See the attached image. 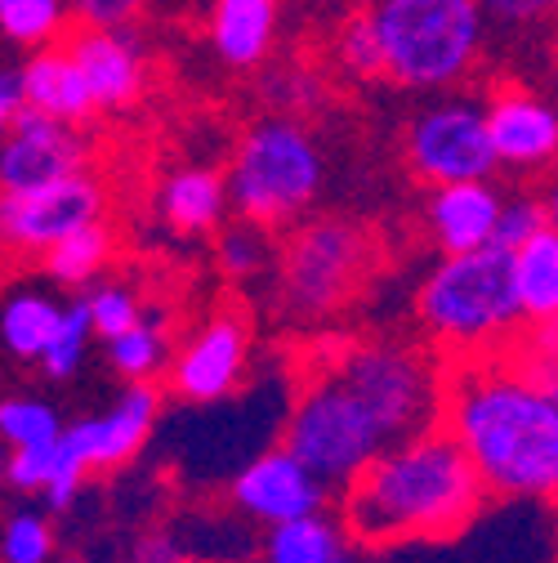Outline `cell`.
<instances>
[{
	"mask_svg": "<svg viewBox=\"0 0 558 563\" xmlns=\"http://www.w3.org/2000/svg\"><path fill=\"white\" fill-rule=\"evenodd\" d=\"M175 349L179 340L170 331V318L161 309H148L130 331L103 340V358L125 385H157V376H166L175 363Z\"/></svg>",
	"mask_w": 558,
	"mask_h": 563,
	"instance_id": "obj_22",
	"label": "cell"
},
{
	"mask_svg": "<svg viewBox=\"0 0 558 563\" xmlns=\"http://www.w3.org/2000/svg\"><path fill=\"white\" fill-rule=\"evenodd\" d=\"M505 197L492 179H465V184H438L425 197V233L438 255H469L482 246H496Z\"/></svg>",
	"mask_w": 558,
	"mask_h": 563,
	"instance_id": "obj_17",
	"label": "cell"
},
{
	"mask_svg": "<svg viewBox=\"0 0 558 563\" xmlns=\"http://www.w3.org/2000/svg\"><path fill=\"white\" fill-rule=\"evenodd\" d=\"M487 483L443 430L389 443L339 497V519L362 550L460 537L487 506Z\"/></svg>",
	"mask_w": 558,
	"mask_h": 563,
	"instance_id": "obj_2",
	"label": "cell"
},
{
	"mask_svg": "<svg viewBox=\"0 0 558 563\" xmlns=\"http://www.w3.org/2000/svg\"><path fill=\"white\" fill-rule=\"evenodd\" d=\"M443 430L492 497L558 506V389L514 354L447 363Z\"/></svg>",
	"mask_w": 558,
	"mask_h": 563,
	"instance_id": "obj_1",
	"label": "cell"
},
{
	"mask_svg": "<svg viewBox=\"0 0 558 563\" xmlns=\"http://www.w3.org/2000/svg\"><path fill=\"white\" fill-rule=\"evenodd\" d=\"M77 170H90V144L81 125H63L23 108V117L0 144V188L5 192L41 188Z\"/></svg>",
	"mask_w": 558,
	"mask_h": 563,
	"instance_id": "obj_16",
	"label": "cell"
},
{
	"mask_svg": "<svg viewBox=\"0 0 558 563\" xmlns=\"http://www.w3.org/2000/svg\"><path fill=\"white\" fill-rule=\"evenodd\" d=\"M86 305H90V318H94V331L99 340H112L121 331H130L138 318L148 313L144 296H138L134 282H121V277H99L90 291H81Z\"/></svg>",
	"mask_w": 558,
	"mask_h": 563,
	"instance_id": "obj_31",
	"label": "cell"
},
{
	"mask_svg": "<svg viewBox=\"0 0 558 563\" xmlns=\"http://www.w3.org/2000/svg\"><path fill=\"white\" fill-rule=\"evenodd\" d=\"M268 264H277V251H272V233L268 229L246 224V220H228L215 233V268L228 282H255Z\"/></svg>",
	"mask_w": 558,
	"mask_h": 563,
	"instance_id": "obj_29",
	"label": "cell"
},
{
	"mask_svg": "<svg viewBox=\"0 0 558 563\" xmlns=\"http://www.w3.org/2000/svg\"><path fill=\"white\" fill-rule=\"evenodd\" d=\"M335 58L354 81H380L384 77V54H380V36L371 27V14L358 10L354 19H344V27L335 32Z\"/></svg>",
	"mask_w": 558,
	"mask_h": 563,
	"instance_id": "obj_32",
	"label": "cell"
},
{
	"mask_svg": "<svg viewBox=\"0 0 558 563\" xmlns=\"http://www.w3.org/2000/svg\"><path fill=\"white\" fill-rule=\"evenodd\" d=\"M482 10L501 27H540L558 19V0H482Z\"/></svg>",
	"mask_w": 558,
	"mask_h": 563,
	"instance_id": "obj_38",
	"label": "cell"
},
{
	"mask_svg": "<svg viewBox=\"0 0 558 563\" xmlns=\"http://www.w3.org/2000/svg\"><path fill=\"white\" fill-rule=\"evenodd\" d=\"M157 420H161L157 385H121L108 407L72 420L63 439L72 443V452L86 461L90 474H112L148 448Z\"/></svg>",
	"mask_w": 558,
	"mask_h": 563,
	"instance_id": "obj_14",
	"label": "cell"
},
{
	"mask_svg": "<svg viewBox=\"0 0 558 563\" xmlns=\"http://www.w3.org/2000/svg\"><path fill=\"white\" fill-rule=\"evenodd\" d=\"M63 322V300H54L41 287H19L0 300V349L14 363H41L45 349Z\"/></svg>",
	"mask_w": 558,
	"mask_h": 563,
	"instance_id": "obj_23",
	"label": "cell"
},
{
	"mask_svg": "<svg viewBox=\"0 0 558 563\" xmlns=\"http://www.w3.org/2000/svg\"><path fill=\"white\" fill-rule=\"evenodd\" d=\"M540 197H545V210H549V229L558 233V175L549 179V188H545Z\"/></svg>",
	"mask_w": 558,
	"mask_h": 563,
	"instance_id": "obj_41",
	"label": "cell"
},
{
	"mask_svg": "<svg viewBox=\"0 0 558 563\" xmlns=\"http://www.w3.org/2000/svg\"><path fill=\"white\" fill-rule=\"evenodd\" d=\"M246 372H250V322L237 309H215L179 340L166 380L179 402L205 407L233 398Z\"/></svg>",
	"mask_w": 558,
	"mask_h": 563,
	"instance_id": "obj_11",
	"label": "cell"
},
{
	"mask_svg": "<svg viewBox=\"0 0 558 563\" xmlns=\"http://www.w3.org/2000/svg\"><path fill=\"white\" fill-rule=\"evenodd\" d=\"M108 188L94 170L63 175L41 188H0V251L19 260H45L63 238L103 220Z\"/></svg>",
	"mask_w": 558,
	"mask_h": 563,
	"instance_id": "obj_10",
	"label": "cell"
},
{
	"mask_svg": "<svg viewBox=\"0 0 558 563\" xmlns=\"http://www.w3.org/2000/svg\"><path fill=\"white\" fill-rule=\"evenodd\" d=\"M554 389H558V385H554Z\"/></svg>",
	"mask_w": 558,
	"mask_h": 563,
	"instance_id": "obj_47",
	"label": "cell"
},
{
	"mask_svg": "<svg viewBox=\"0 0 558 563\" xmlns=\"http://www.w3.org/2000/svg\"><path fill=\"white\" fill-rule=\"evenodd\" d=\"M58 532L49 510H10L0 519V563H54Z\"/></svg>",
	"mask_w": 558,
	"mask_h": 563,
	"instance_id": "obj_30",
	"label": "cell"
},
{
	"mask_svg": "<svg viewBox=\"0 0 558 563\" xmlns=\"http://www.w3.org/2000/svg\"><path fill=\"white\" fill-rule=\"evenodd\" d=\"M63 434H67V426L54 402H45L36 394H0V443L10 452L45 448V443H58Z\"/></svg>",
	"mask_w": 558,
	"mask_h": 563,
	"instance_id": "obj_26",
	"label": "cell"
},
{
	"mask_svg": "<svg viewBox=\"0 0 558 563\" xmlns=\"http://www.w3.org/2000/svg\"><path fill=\"white\" fill-rule=\"evenodd\" d=\"M358 541L339 515H309L268 528L259 541V563H358Z\"/></svg>",
	"mask_w": 558,
	"mask_h": 563,
	"instance_id": "obj_21",
	"label": "cell"
},
{
	"mask_svg": "<svg viewBox=\"0 0 558 563\" xmlns=\"http://www.w3.org/2000/svg\"><path fill=\"white\" fill-rule=\"evenodd\" d=\"M0 487H10V448L0 443Z\"/></svg>",
	"mask_w": 558,
	"mask_h": 563,
	"instance_id": "obj_42",
	"label": "cell"
},
{
	"mask_svg": "<svg viewBox=\"0 0 558 563\" xmlns=\"http://www.w3.org/2000/svg\"><path fill=\"white\" fill-rule=\"evenodd\" d=\"M121 563H192V554H188V545L175 532H161L157 528V532L134 537Z\"/></svg>",
	"mask_w": 558,
	"mask_h": 563,
	"instance_id": "obj_39",
	"label": "cell"
},
{
	"mask_svg": "<svg viewBox=\"0 0 558 563\" xmlns=\"http://www.w3.org/2000/svg\"><path fill=\"white\" fill-rule=\"evenodd\" d=\"M81 27H134L148 0H67Z\"/></svg>",
	"mask_w": 558,
	"mask_h": 563,
	"instance_id": "obj_37",
	"label": "cell"
},
{
	"mask_svg": "<svg viewBox=\"0 0 558 563\" xmlns=\"http://www.w3.org/2000/svg\"><path fill=\"white\" fill-rule=\"evenodd\" d=\"M54 452H58V443L10 452V487L23 492V497H41L49 483V470H54Z\"/></svg>",
	"mask_w": 558,
	"mask_h": 563,
	"instance_id": "obj_36",
	"label": "cell"
},
{
	"mask_svg": "<svg viewBox=\"0 0 558 563\" xmlns=\"http://www.w3.org/2000/svg\"><path fill=\"white\" fill-rule=\"evenodd\" d=\"M487 134H492L496 166L532 179L558 166V103L532 86L505 81L482 99Z\"/></svg>",
	"mask_w": 558,
	"mask_h": 563,
	"instance_id": "obj_13",
	"label": "cell"
},
{
	"mask_svg": "<svg viewBox=\"0 0 558 563\" xmlns=\"http://www.w3.org/2000/svg\"><path fill=\"white\" fill-rule=\"evenodd\" d=\"M94 340H99V331H94V318H90L86 296L67 300V305H63V322H58L49 349H45V358L36 363L41 376H45V380H72V376L86 367Z\"/></svg>",
	"mask_w": 558,
	"mask_h": 563,
	"instance_id": "obj_27",
	"label": "cell"
},
{
	"mask_svg": "<svg viewBox=\"0 0 558 563\" xmlns=\"http://www.w3.org/2000/svg\"><path fill=\"white\" fill-rule=\"evenodd\" d=\"M112 255H116V238H112L108 220H99V224H90V229H81V233H72V238H63V242L41 260V268L49 273L54 287L90 291L94 282L108 273Z\"/></svg>",
	"mask_w": 558,
	"mask_h": 563,
	"instance_id": "obj_25",
	"label": "cell"
},
{
	"mask_svg": "<svg viewBox=\"0 0 558 563\" xmlns=\"http://www.w3.org/2000/svg\"><path fill=\"white\" fill-rule=\"evenodd\" d=\"M540 229H549V210L540 192H510L505 210H501V229H496V246L514 251L523 242H532Z\"/></svg>",
	"mask_w": 558,
	"mask_h": 563,
	"instance_id": "obj_34",
	"label": "cell"
},
{
	"mask_svg": "<svg viewBox=\"0 0 558 563\" xmlns=\"http://www.w3.org/2000/svg\"><path fill=\"white\" fill-rule=\"evenodd\" d=\"M81 77L90 86L94 112L121 117L148 95V54L130 27H77L67 36Z\"/></svg>",
	"mask_w": 558,
	"mask_h": 563,
	"instance_id": "obj_15",
	"label": "cell"
},
{
	"mask_svg": "<svg viewBox=\"0 0 558 563\" xmlns=\"http://www.w3.org/2000/svg\"><path fill=\"white\" fill-rule=\"evenodd\" d=\"M86 478H90L86 461L72 452V443H67V439H58V452H54V470H49V483H45V492H41V506H45L49 515L72 510V506H77V497H81V487H86Z\"/></svg>",
	"mask_w": 558,
	"mask_h": 563,
	"instance_id": "obj_33",
	"label": "cell"
},
{
	"mask_svg": "<svg viewBox=\"0 0 558 563\" xmlns=\"http://www.w3.org/2000/svg\"><path fill=\"white\" fill-rule=\"evenodd\" d=\"M371 27L384 54V81L421 95L456 90L482 58V0H371Z\"/></svg>",
	"mask_w": 558,
	"mask_h": 563,
	"instance_id": "obj_4",
	"label": "cell"
},
{
	"mask_svg": "<svg viewBox=\"0 0 558 563\" xmlns=\"http://www.w3.org/2000/svg\"><path fill=\"white\" fill-rule=\"evenodd\" d=\"M402 162L425 188L492 179L501 170L492 153V134H487V112L465 95H443L406 121Z\"/></svg>",
	"mask_w": 558,
	"mask_h": 563,
	"instance_id": "obj_9",
	"label": "cell"
},
{
	"mask_svg": "<svg viewBox=\"0 0 558 563\" xmlns=\"http://www.w3.org/2000/svg\"><path fill=\"white\" fill-rule=\"evenodd\" d=\"M277 19H282V0H211L205 36L224 67L255 73L277 45Z\"/></svg>",
	"mask_w": 558,
	"mask_h": 563,
	"instance_id": "obj_20",
	"label": "cell"
},
{
	"mask_svg": "<svg viewBox=\"0 0 558 563\" xmlns=\"http://www.w3.org/2000/svg\"><path fill=\"white\" fill-rule=\"evenodd\" d=\"M376 242L362 224L322 216L287 233L277 251V309L295 322L339 313L371 277Z\"/></svg>",
	"mask_w": 558,
	"mask_h": 563,
	"instance_id": "obj_7",
	"label": "cell"
},
{
	"mask_svg": "<svg viewBox=\"0 0 558 563\" xmlns=\"http://www.w3.org/2000/svg\"><path fill=\"white\" fill-rule=\"evenodd\" d=\"M510 354L532 376H540L545 385H558V318L554 322H540V327H523V335L514 340Z\"/></svg>",
	"mask_w": 558,
	"mask_h": 563,
	"instance_id": "obj_35",
	"label": "cell"
},
{
	"mask_svg": "<svg viewBox=\"0 0 558 563\" xmlns=\"http://www.w3.org/2000/svg\"><path fill=\"white\" fill-rule=\"evenodd\" d=\"M19 117H23V86H19V73H14V67H0V144H5V134L14 130Z\"/></svg>",
	"mask_w": 558,
	"mask_h": 563,
	"instance_id": "obj_40",
	"label": "cell"
},
{
	"mask_svg": "<svg viewBox=\"0 0 558 563\" xmlns=\"http://www.w3.org/2000/svg\"><path fill=\"white\" fill-rule=\"evenodd\" d=\"M415 322L447 363L510 354L527 327L514 296L510 251L482 246L469 255H438L415 291Z\"/></svg>",
	"mask_w": 558,
	"mask_h": 563,
	"instance_id": "obj_3",
	"label": "cell"
},
{
	"mask_svg": "<svg viewBox=\"0 0 558 563\" xmlns=\"http://www.w3.org/2000/svg\"><path fill=\"white\" fill-rule=\"evenodd\" d=\"M510 273H514V296L523 309L527 327L554 322L558 318V233L540 229L532 242L510 251Z\"/></svg>",
	"mask_w": 558,
	"mask_h": 563,
	"instance_id": "obj_24",
	"label": "cell"
},
{
	"mask_svg": "<svg viewBox=\"0 0 558 563\" xmlns=\"http://www.w3.org/2000/svg\"><path fill=\"white\" fill-rule=\"evenodd\" d=\"M554 563H558V554H554Z\"/></svg>",
	"mask_w": 558,
	"mask_h": 563,
	"instance_id": "obj_46",
	"label": "cell"
},
{
	"mask_svg": "<svg viewBox=\"0 0 558 563\" xmlns=\"http://www.w3.org/2000/svg\"><path fill=\"white\" fill-rule=\"evenodd\" d=\"M554 73H558V36H554Z\"/></svg>",
	"mask_w": 558,
	"mask_h": 563,
	"instance_id": "obj_44",
	"label": "cell"
},
{
	"mask_svg": "<svg viewBox=\"0 0 558 563\" xmlns=\"http://www.w3.org/2000/svg\"><path fill=\"white\" fill-rule=\"evenodd\" d=\"M322 363L362 398L389 443L443 426L447 363L434 349L406 340H354Z\"/></svg>",
	"mask_w": 558,
	"mask_h": 563,
	"instance_id": "obj_6",
	"label": "cell"
},
{
	"mask_svg": "<svg viewBox=\"0 0 558 563\" xmlns=\"http://www.w3.org/2000/svg\"><path fill=\"white\" fill-rule=\"evenodd\" d=\"M67 14V0H0V36L23 49H45L58 45Z\"/></svg>",
	"mask_w": 558,
	"mask_h": 563,
	"instance_id": "obj_28",
	"label": "cell"
},
{
	"mask_svg": "<svg viewBox=\"0 0 558 563\" xmlns=\"http://www.w3.org/2000/svg\"><path fill=\"white\" fill-rule=\"evenodd\" d=\"M157 216L170 233L179 238H201V233H220L233 216L228 206V184H224V170L215 166H179L170 170L161 184H157Z\"/></svg>",
	"mask_w": 558,
	"mask_h": 563,
	"instance_id": "obj_19",
	"label": "cell"
},
{
	"mask_svg": "<svg viewBox=\"0 0 558 563\" xmlns=\"http://www.w3.org/2000/svg\"><path fill=\"white\" fill-rule=\"evenodd\" d=\"M326 179V162L317 139L295 117H264L242 130L228 157L224 184L233 220L259 224L268 233L295 229L313 210Z\"/></svg>",
	"mask_w": 558,
	"mask_h": 563,
	"instance_id": "obj_5",
	"label": "cell"
},
{
	"mask_svg": "<svg viewBox=\"0 0 558 563\" xmlns=\"http://www.w3.org/2000/svg\"><path fill=\"white\" fill-rule=\"evenodd\" d=\"M331 492L354 483L384 448L389 439L380 434L376 416L362 407V398L348 389L326 363H317L287 416V439H282Z\"/></svg>",
	"mask_w": 558,
	"mask_h": 563,
	"instance_id": "obj_8",
	"label": "cell"
},
{
	"mask_svg": "<svg viewBox=\"0 0 558 563\" xmlns=\"http://www.w3.org/2000/svg\"><path fill=\"white\" fill-rule=\"evenodd\" d=\"M19 86H23V108L27 112H41L49 121H63V125H86L94 112V99H90V86L81 77V67L67 49V41L58 45H45V49H32L27 63L19 67Z\"/></svg>",
	"mask_w": 558,
	"mask_h": 563,
	"instance_id": "obj_18",
	"label": "cell"
},
{
	"mask_svg": "<svg viewBox=\"0 0 558 563\" xmlns=\"http://www.w3.org/2000/svg\"><path fill=\"white\" fill-rule=\"evenodd\" d=\"M228 506L246 519L268 528H282L309 515H322L331 501V487L282 443V448H264L255 452L233 478H228Z\"/></svg>",
	"mask_w": 558,
	"mask_h": 563,
	"instance_id": "obj_12",
	"label": "cell"
},
{
	"mask_svg": "<svg viewBox=\"0 0 558 563\" xmlns=\"http://www.w3.org/2000/svg\"><path fill=\"white\" fill-rule=\"evenodd\" d=\"M54 563H86V559H81V554H58Z\"/></svg>",
	"mask_w": 558,
	"mask_h": 563,
	"instance_id": "obj_43",
	"label": "cell"
},
{
	"mask_svg": "<svg viewBox=\"0 0 558 563\" xmlns=\"http://www.w3.org/2000/svg\"><path fill=\"white\" fill-rule=\"evenodd\" d=\"M554 175H558V166H554Z\"/></svg>",
	"mask_w": 558,
	"mask_h": 563,
	"instance_id": "obj_45",
	"label": "cell"
}]
</instances>
